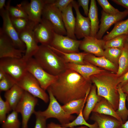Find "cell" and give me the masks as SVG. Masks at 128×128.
<instances>
[{
    "instance_id": "6da1fadb",
    "label": "cell",
    "mask_w": 128,
    "mask_h": 128,
    "mask_svg": "<svg viewBox=\"0 0 128 128\" xmlns=\"http://www.w3.org/2000/svg\"><path fill=\"white\" fill-rule=\"evenodd\" d=\"M92 82L76 71L68 69L57 76L48 87L58 101L64 104L74 100L84 98L90 90Z\"/></svg>"
},
{
    "instance_id": "7a4b0ae2",
    "label": "cell",
    "mask_w": 128,
    "mask_h": 128,
    "mask_svg": "<svg viewBox=\"0 0 128 128\" xmlns=\"http://www.w3.org/2000/svg\"><path fill=\"white\" fill-rule=\"evenodd\" d=\"M90 79L96 87L97 95L107 100L116 111L119 104L118 87L119 84L116 73L105 70L92 76Z\"/></svg>"
},
{
    "instance_id": "3957f363",
    "label": "cell",
    "mask_w": 128,
    "mask_h": 128,
    "mask_svg": "<svg viewBox=\"0 0 128 128\" xmlns=\"http://www.w3.org/2000/svg\"><path fill=\"white\" fill-rule=\"evenodd\" d=\"M34 58L40 65L49 73L57 76L68 69L63 59L48 46L41 45Z\"/></svg>"
},
{
    "instance_id": "277c9868",
    "label": "cell",
    "mask_w": 128,
    "mask_h": 128,
    "mask_svg": "<svg viewBox=\"0 0 128 128\" xmlns=\"http://www.w3.org/2000/svg\"><path fill=\"white\" fill-rule=\"evenodd\" d=\"M47 90L49 98V104L44 111H39L40 114L46 120L51 118L56 119L61 125L68 123L75 119V116L69 114L64 111L49 88Z\"/></svg>"
},
{
    "instance_id": "5b68a950",
    "label": "cell",
    "mask_w": 128,
    "mask_h": 128,
    "mask_svg": "<svg viewBox=\"0 0 128 128\" xmlns=\"http://www.w3.org/2000/svg\"><path fill=\"white\" fill-rule=\"evenodd\" d=\"M0 69L12 77L16 82L27 71L26 62L22 57L0 58Z\"/></svg>"
},
{
    "instance_id": "8992f818",
    "label": "cell",
    "mask_w": 128,
    "mask_h": 128,
    "mask_svg": "<svg viewBox=\"0 0 128 128\" xmlns=\"http://www.w3.org/2000/svg\"><path fill=\"white\" fill-rule=\"evenodd\" d=\"M38 101L37 98L24 91L14 110L21 114L22 128H28V122L32 114L35 111V108Z\"/></svg>"
},
{
    "instance_id": "52a82bcc",
    "label": "cell",
    "mask_w": 128,
    "mask_h": 128,
    "mask_svg": "<svg viewBox=\"0 0 128 128\" xmlns=\"http://www.w3.org/2000/svg\"><path fill=\"white\" fill-rule=\"evenodd\" d=\"M16 84L24 91L41 99L45 103H47L49 101V96L45 91L41 88L34 77L28 71Z\"/></svg>"
},
{
    "instance_id": "ba28073f",
    "label": "cell",
    "mask_w": 128,
    "mask_h": 128,
    "mask_svg": "<svg viewBox=\"0 0 128 128\" xmlns=\"http://www.w3.org/2000/svg\"><path fill=\"white\" fill-rule=\"evenodd\" d=\"M52 2V0H48L43 10L42 17L50 22L55 33L64 36L67 35L63 20L62 12Z\"/></svg>"
},
{
    "instance_id": "9c48e42d",
    "label": "cell",
    "mask_w": 128,
    "mask_h": 128,
    "mask_svg": "<svg viewBox=\"0 0 128 128\" xmlns=\"http://www.w3.org/2000/svg\"><path fill=\"white\" fill-rule=\"evenodd\" d=\"M26 64L27 71L34 77L45 91L57 78V76L51 75L45 71L33 57L26 61Z\"/></svg>"
},
{
    "instance_id": "30bf717a",
    "label": "cell",
    "mask_w": 128,
    "mask_h": 128,
    "mask_svg": "<svg viewBox=\"0 0 128 128\" xmlns=\"http://www.w3.org/2000/svg\"><path fill=\"white\" fill-rule=\"evenodd\" d=\"M10 2V0L8 1L5 8L0 10V15L3 21L2 27L1 28L3 32L11 39L17 48L25 50V45L20 38L19 34L14 28L11 20L8 11Z\"/></svg>"
},
{
    "instance_id": "8fae6325",
    "label": "cell",
    "mask_w": 128,
    "mask_h": 128,
    "mask_svg": "<svg viewBox=\"0 0 128 128\" xmlns=\"http://www.w3.org/2000/svg\"><path fill=\"white\" fill-rule=\"evenodd\" d=\"M37 24L34 23L25 30L19 34L20 40L24 44L26 49L22 57L26 61L33 57L38 50V45L35 37L33 29Z\"/></svg>"
},
{
    "instance_id": "7c38bea8",
    "label": "cell",
    "mask_w": 128,
    "mask_h": 128,
    "mask_svg": "<svg viewBox=\"0 0 128 128\" xmlns=\"http://www.w3.org/2000/svg\"><path fill=\"white\" fill-rule=\"evenodd\" d=\"M33 32L37 42L46 46L50 45L55 33L51 23L42 17L40 22L34 27Z\"/></svg>"
},
{
    "instance_id": "4fadbf2b",
    "label": "cell",
    "mask_w": 128,
    "mask_h": 128,
    "mask_svg": "<svg viewBox=\"0 0 128 128\" xmlns=\"http://www.w3.org/2000/svg\"><path fill=\"white\" fill-rule=\"evenodd\" d=\"M81 41V40L73 39L55 32L49 46L65 53L78 52Z\"/></svg>"
},
{
    "instance_id": "5bb4252c",
    "label": "cell",
    "mask_w": 128,
    "mask_h": 128,
    "mask_svg": "<svg viewBox=\"0 0 128 128\" xmlns=\"http://www.w3.org/2000/svg\"><path fill=\"white\" fill-rule=\"evenodd\" d=\"M25 50L17 48L9 37L0 29V58H21Z\"/></svg>"
},
{
    "instance_id": "9a60e30c",
    "label": "cell",
    "mask_w": 128,
    "mask_h": 128,
    "mask_svg": "<svg viewBox=\"0 0 128 128\" xmlns=\"http://www.w3.org/2000/svg\"><path fill=\"white\" fill-rule=\"evenodd\" d=\"M48 0L23 1L20 4L25 11L31 21L38 24L41 21L43 10Z\"/></svg>"
},
{
    "instance_id": "2e32d148",
    "label": "cell",
    "mask_w": 128,
    "mask_h": 128,
    "mask_svg": "<svg viewBox=\"0 0 128 128\" xmlns=\"http://www.w3.org/2000/svg\"><path fill=\"white\" fill-rule=\"evenodd\" d=\"M101 13V23L96 37L99 39H102L104 34L113 25L122 20L128 15V10L126 9L116 14H109L103 10Z\"/></svg>"
},
{
    "instance_id": "e0dca14e",
    "label": "cell",
    "mask_w": 128,
    "mask_h": 128,
    "mask_svg": "<svg viewBox=\"0 0 128 128\" xmlns=\"http://www.w3.org/2000/svg\"><path fill=\"white\" fill-rule=\"evenodd\" d=\"M72 3L76 15L75 34L76 38L79 39L89 36L91 23L89 18L84 17L81 14L76 1L73 0Z\"/></svg>"
},
{
    "instance_id": "ac0fdd59",
    "label": "cell",
    "mask_w": 128,
    "mask_h": 128,
    "mask_svg": "<svg viewBox=\"0 0 128 128\" xmlns=\"http://www.w3.org/2000/svg\"><path fill=\"white\" fill-rule=\"evenodd\" d=\"M105 41L95 37L88 36L81 40L79 49L86 53L96 56H104Z\"/></svg>"
},
{
    "instance_id": "d6986e66",
    "label": "cell",
    "mask_w": 128,
    "mask_h": 128,
    "mask_svg": "<svg viewBox=\"0 0 128 128\" xmlns=\"http://www.w3.org/2000/svg\"><path fill=\"white\" fill-rule=\"evenodd\" d=\"M86 62V64H84L69 63H67V66L68 69L76 71L87 80H91L90 77L92 76L100 73L105 70Z\"/></svg>"
},
{
    "instance_id": "ffe728a7",
    "label": "cell",
    "mask_w": 128,
    "mask_h": 128,
    "mask_svg": "<svg viewBox=\"0 0 128 128\" xmlns=\"http://www.w3.org/2000/svg\"><path fill=\"white\" fill-rule=\"evenodd\" d=\"M72 2L62 12V16L64 26L67 32V36L72 39H77L75 34L76 18L74 16L73 11Z\"/></svg>"
},
{
    "instance_id": "44dd1931",
    "label": "cell",
    "mask_w": 128,
    "mask_h": 128,
    "mask_svg": "<svg viewBox=\"0 0 128 128\" xmlns=\"http://www.w3.org/2000/svg\"><path fill=\"white\" fill-rule=\"evenodd\" d=\"M84 60L98 67L105 70L116 73L118 66L113 64L104 56L98 57L88 53L85 56Z\"/></svg>"
},
{
    "instance_id": "7402d4cb",
    "label": "cell",
    "mask_w": 128,
    "mask_h": 128,
    "mask_svg": "<svg viewBox=\"0 0 128 128\" xmlns=\"http://www.w3.org/2000/svg\"><path fill=\"white\" fill-rule=\"evenodd\" d=\"M90 119L97 123L98 128H119L123 122L110 116L93 112Z\"/></svg>"
},
{
    "instance_id": "603a6c76",
    "label": "cell",
    "mask_w": 128,
    "mask_h": 128,
    "mask_svg": "<svg viewBox=\"0 0 128 128\" xmlns=\"http://www.w3.org/2000/svg\"><path fill=\"white\" fill-rule=\"evenodd\" d=\"M102 98L97 95L96 87L93 84L91 87L87 97L86 103L83 111V117L86 121L89 119L90 114L96 105Z\"/></svg>"
},
{
    "instance_id": "cb8c5ba5",
    "label": "cell",
    "mask_w": 128,
    "mask_h": 128,
    "mask_svg": "<svg viewBox=\"0 0 128 128\" xmlns=\"http://www.w3.org/2000/svg\"><path fill=\"white\" fill-rule=\"evenodd\" d=\"M24 90L16 84L10 89L5 91L4 97L11 110H14L21 98Z\"/></svg>"
},
{
    "instance_id": "d4e9b609",
    "label": "cell",
    "mask_w": 128,
    "mask_h": 128,
    "mask_svg": "<svg viewBox=\"0 0 128 128\" xmlns=\"http://www.w3.org/2000/svg\"><path fill=\"white\" fill-rule=\"evenodd\" d=\"M48 46L61 57L67 63H72L78 64H84L86 62L84 60L85 56L88 53L84 52L67 53L61 51L50 46Z\"/></svg>"
},
{
    "instance_id": "484cf974",
    "label": "cell",
    "mask_w": 128,
    "mask_h": 128,
    "mask_svg": "<svg viewBox=\"0 0 128 128\" xmlns=\"http://www.w3.org/2000/svg\"><path fill=\"white\" fill-rule=\"evenodd\" d=\"M92 112L111 116L123 123L111 104L107 100L103 97L96 104Z\"/></svg>"
},
{
    "instance_id": "4316f807",
    "label": "cell",
    "mask_w": 128,
    "mask_h": 128,
    "mask_svg": "<svg viewBox=\"0 0 128 128\" xmlns=\"http://www.w3.org/2000/svg\"><path fill=\"white\" fill-rule=\"evenodd\" d=\"M88 17L91 23V30L90 36L95 37L99 28L98 8L96 1L91 0Z\"/></svg>"
},
{
    "instance_id": "83f0119b",
    "label": "cell",
    "mask_w": 128,
    "mask_h": 128,
    "mask_svg": "<svg viewBox=\"0 0 128 128\" xmlns=\"http://www.w3.org/2000/svg\"><path fill=\"white\" fill-rule=\"evenodd\" d=\"M90 91L87 92L84 98L70 101L62 106V108L64 111L69 114L71 115L76 114L78 115L81 110L83 109Z\"/></svg>"
},
{
    "instance_id": "f1b7e54d",
    "label": "cell",
    "mask_w": 128,
    "mask_h": 128,
    "mask_svg": "<svg viewBox=\"0 0 128 128\" xmlns=\"http://www.w3.org/2000/svg\"><path fill=\"white\" fill-rule=\"evenodd\" d=\"M123 34L128 35V18L115 23L112 30L104 36L102 39L106 41L116 36Z\"/></svg>"
},
{
    "instance_id": "f546056e",
    "label": "cell",
    "mask_w": 128,
    "mask_h": 128,
    "mask_svg": "<svg viewBox=\"0 0 128 128\" xmlns=\"http://www.w3.org/2000/svg\"><path fill=\"white\" fill-rule=\"evenodd\" d=\"M118 91L119 95V98L118 108L116 111L118 115L122 120L123 123H124L128 118V109L126 104L127 94L123 92L119 85L118 87Z\"/></svg>"
},
{
    "instance_id": "4dcf8cb0",
    "label": "cell",
    "mask_w": 128,
    "mask_h": 128,
    "mask_svg": "<svg viewBox=\"0 0 128 128\" xmlns=\"http://www.w3.org/2000/svg\"><path fill=\"white\" fill-rule=\"evenodd\" d=\"M128 71V44L126 41L122 49L121 54L119 58L118 69L116 74L119 77Z\"/></svg>"
},
{
    "instance_id": "1f68e13d",
    "label": "cell",
    "mask_w": 128,
    "mask_h": 128,
    "mask_svg": "<svg viewBox=\"0 0 128 128\" xmlns=\"http://www.w3.org/2000/svg\"><path fill=\"white\" fill-rule=\"evenodd\" d=\"M21 123L18 117V113L13 110L7 116L5 121L1 124L2 128H20Z\"/></svg>"
},
{
    "instance_id": "d6a6232c",
    "label": "cell",
    "mask_w": 128,
    "mask_h": 128,
    "mask_svg": "<svg viewBox=\"0 0 128 128\" xmlns=\"http://www.w3.org/2000/svg\"><path fill=\"white\" fill-rule=\"evenodd\" d=\"M83 109L82 110L77 117L73 120L68 123L60 125L62 127L68 128H74L78 125H84L89 128H98V125L95 122L93 124L88 123L85 119L83 114Z\"/></svg>"
},
{
    "instance_id": "836d02e7",
    "label": "cell",
    "mask_w": 128,
    "mask_h": 128,
    "mask_svg": "<svg viewBox=\"0 0 128 128\" xmlns=\"http://www.w3.org/2000/svg\"><path fill=\"white\" fill-rule=\"evenodd\" d=\"M128 35L123 34L119 35L105 41V49L110 48L122 49L126 42Z\"/></svg>"
},
{
    "instance_id": "e575fe53",
    "label": "cell",
    "mask_w": 128,
    "mask_h": 128,
    "mask_svg": "<svg viewBox=\"0 0 128 128\" xmlns=\"http://www.w3.org/2000/svg\"><path fill=\"white\" fill-rule=\"evenodd\" d=\"M122 49L110 48L105 49L104 56L111 62L118 66L119 58L121 54Z\"/></svg>"
},
{
    "instance_id": "d590c367",
    "label": "cell",
    "mask_w": 128,
    "mask_h": 128,
    "mask_svg": "<svg viewBox=\"0 0 128 128\" xmlns=\"http://www.w3.org/2000/svg\"><path fill=\"white\" fill-rule=\"evenodd\" d=\"M10 18L12 24L18 34L35 23L24 18Z\"/></svg>"
},
{
    "instance_id": "8d00e7d4",
    "label": "cell",
    "mask_w": 128,
    "mask_h": 128,
    "mask_svg": "<svg viewBox=\"0 0 128 128\" xmlns=\"http://www.w3.org/2000/svg\"><path fill=\"white\" fill-rule=\"evenodd\" d=\"M8 11L10 17L29 19L25 11L20 4L15 6L10 5L8 8Z\"/></svg>"
},
{
    "instance_id": "74e56055",
    "label": "cell",
    "mask_w": 128,
    "mask_h": 128,
    "mask_svg": "<svg viewBox=\"0 0 128 128\" xmlns=\"http://www.w3.org/2000/svg\"><path fill=\"white\" fill-rule=\"evenodd\" d=\"M16 81L7 74L0 80V91H6L16 84Z\"/></svg>"
},
{
    "instance_id": "f35d334b",
    "label": "cell",
    "mask_w": 128,
    "mask_h": 128,
    "mask_svg": "<svg viewBox=\"0 0 128 128\" xmlns=\"http://www.w3.org/2000/svg\"><path fill=\"white\" fill-rule=\"evenodd\" d=\"M11 110L8 104L0 96V123L1 124L5 120L7 114Z\"/></svg>"
},
{
    "instance_id": "ab89813d",
    "label": "cell",
    "mask_w": 128,
    "mask_h": 128,
    "mask_svg": "<svg viewBox=\"0 0 128 128\" xmlns=\"http://www.w3.org/2000/svg\"><path fill=\"white\" fill-rule=\"evenodd\" d=\"M97 1L103 9L102 10L106 13L116 14L120 12L113 7L107 0H97Z\"/></svg>"
},
{
    "instance_id": "60d3db41",
    "label": "cell",
    "mask_w": 128,
    "mask_h": 128,
    "mask_svg": "<svg viewBox=\"0 0 128 128\" xmlns=\"http://www.w3.org/2000/svg\"><path fill=\"white\" fill-rule=\"evenodd\" d=\"M34 114L36 118L34 128H47L46 119L40 114L39 111H35Z\"/></svg>"
},
{
    "instance_id": "b9f144b4",
    "label": "cell",
    "mask_w": 128,
    "mask_h": 128,
    "mask_svg": "<svg viewBox=\"0 0 128 128\" xmlns=\"http://www.w3.org/2000/svg\"><path fill=\"white\" fill-rule=\"evenodd\" d=\"M73 0H52V3L62 12L64 11Z\"/></svg>"
},
{
    "instance_id": "7bdbcfd3",
    "label": "cell",
    "mask_w": 128,
    "mask_h": 128,
    "mask_svg": "<svg viewBox=\"0 0 128 128\" xmlns=\"http://www.w3.org/2000/svg\"><path fill=\"white\" fill-rule=\"evenodd\" d=\"M89 0H78V3L79 6H81L85 14L88 16L89 9L88 5Z\"/></svg>"
},
{
    "instance_id": "ee69618b",
    "label": "cell",
    "mask_w": 128,
    "mask_h": 128,
    "mask_svg": "<svg viewBox=\"0 0 128 128\" xmlns=\"http://www.w3.org/2000/svg\"><path fill=\"white\" fill-rule=\"evenodd\" d=\"M47 128H88L85 126H81L80 127L74 128H68L62 126L56 123L53 122H51L47 125Z\"/></svg>"
},
{
    "instance_id": "f6af8a7d",
    "label": "cell",
    "mask_w": 128,
    "mask_h": 128,
    "mask_svg": "<svg viewBox=\"0 0 128 128\" xmlns=\"http://www.w3.org/2000/svg\"><path fill=\"white\" fill-rule=\"evenodd\" d=\"M111 1L125 8L128 10V0H112Z\"/></svg>"
},
{
    "instance_id": "bcb514c9",
    "label": "cell",
    "mask_w": 128,
    "mask_h": 128,
    "mask_svg": "<svg viewBox=\"0 0 128 128\" xmlns=\"http://www.w3.org/2000/svg\"><path fill=\"white\" fill-rule=\"evenodd\" d=\"M119 84L121 85L128 82V71L121 76L119 77Z\"/></svg>"
},
{
    "instance_id": "7dc6e473",
    "label": "cell",
    "mask_w": 128,
    "mask_h": 128,
    "mask_svg": "<svg viewBox=\"0 0 128 128\" xmlns=\"http://www.w3.org/2000/svg\"><path fill=\"white\" fill-rule=\"evenodd\" d=\"M119 86L123 92L127 94H128V82L121 85Z\"/></svg>"
},
{
    "instance_id": "c3c4849f",
    "label": "cell",
    "mask_w": 128,
    "mask_h": 128,
    "mask_svg": "<svg viewBox=\"0 0 128 128\" xmlns=\"http://www.w3.org/2000/svg\"><path fill=\"white\" fill-rule=\"evenodd\" d=\"M119 128H128V118L124 123L121 124Z\"/></svg>"
},
{
    "instance_id": "681fc988",
    "label": "cell",
    "mask_w": 128,
    "mask_h": 128,
    "mask_svg": "<svg viewBox=\"0 0 128 128\" xmlns=\"http://www.w3.org/2000/svg\"><path fill=\"white\" fill-rule=\"evenodd\" d=\"M5 2L6 0H0V10L4 9V7L5 6Z\"/></svg>"
},
{
    "instance_id": "f907efd6",
    "label": "cell",
    "mask_w": 128,
    "mask_h": 128,
    "mask_svg": "<svg viewBox=\"0 0 128 128\" xmlns=\"http://www.w3.org/2000/svg\"><path fill=\"white\" fill-rule=\"evenodd\" d=\"M6 74L3 70L0 69V80L4 77Z\"/></svg>"
},
{
    "instance_id": "816d5d0a",
    "label": "cell",
    "mask_w": 128,
    "mask_h": 128,
    "mask_svg": "<svg viewBox=\"0 0 128 128\" xmlns=\"http://www.w3.org/2000/svg\"><path fill=\"white\" fill-rule=\"evenodd\" d=\"M126 41L128 44V35L127 36Z\"/></svg>"
},
{
    "instance_id": "f5cc1de1",
    "label": "cell",
    "mask_w": 128,
    "mask_h": 128,
    "mask_svg": "<svg viewBox=\"0 0 128 128\" xmlns=\"http://www.w3.org/2000/svg\"><path fill=\"white\" fill-rule=\"evenodd\" d=\"M126 100L128 102V94H127V97H126Z\"/></svg>"
}]
</instances>
